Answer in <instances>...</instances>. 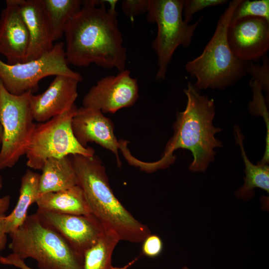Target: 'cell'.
<instances>
[{"instance_id":"11","label":"cell","mask_w":269,"mask_h":269,"mask_svg":"<svg viewBox=\"0 0 269 269\" xmlns=\"http://www.w3.org/2000/svg\"><path fill=\"white\" fill-rule=\"evenodd\" d=\"M233 53L245 62H257L269 49V21L260 17H246L230 22L227 33Z\"/></svg>"},{"instance_id":"26","label":"cell","mask_w":269,"mask_h":269,"mask_svg":"<svg viewBox=\"0 0 269 269\" xmlns=\"http://www.w3.org/2000/svg\"><path fill=\"white\" fill-rule=\"evenodd\" d=\"M249 84L253 92V100L250 103L249 109L253 115H262L266 122H269V115L262 89L260 85L251 78Z\"/></svg>"},{"instance_id":"34","label":"cell","mask_w":269,"mask_h":269,"mask_svg":"<svg viewBox=\"0 0 269 269\" xmlns=\"http://www.w3.org/2000/svg\"><path fill=\"white\" fill-rule=\"evenodd\" d=\"M182 269H189L187 268V267H184L182 268Z\"/></svg>"},{"instance_id":"4","label":"cell","mask_w":269,"mask_h":269,"mask_svg":"<svg viewBox=\"0 0 269 269\" xmlns=\"http://www.w3.org/2000/svg\"><path fill=\"white\" fill-rule=\"evenodd\" d=\"M242 0H233L220 16L212 38L202 53L185 64V70L196 79L198 90H224L247 74V63L232 51L227 30L233 13Z\"/></svg>"},{"instance_id":"2","label":"cell","mask_w":269,"mask_h":269,"mask_svg":"<svg viewBox=\"0 0 269 269\" xmlns=\"http://www.w3.org/2000/svg\"><path fill=\"white\" fill-rule=\"evenodd\" d=\"M184 93L187 97L185 110L176 114L174 134L166 144L158 160L164 168L173 163V152L178 148L190 150L193 160L189 166L193 172H204L214 160L215 148L222 146L215 135L221 131L213 126L215 105L213 99L201 95L195 85L188 82Z\"/></svg>"},{"instance_id":"29","label":"cell","mask_w":269,"mask_h":269,"mask_svg":"<svg viewBox=\"0 0 269 269\" xmlns=\"http://www.w3.org/2000/svg\"><path fill=\"white\" fill-rule=\"evenodd\" d=\"M0 263L4 265L12 266L19 269H33L28 266L16 255L11 253L7 256H0Z\"/></svg>"},{"instance_id":"20","label":"cell","mask_w":269,"mask_h":269,"mask_svg":"<svg viewBox=\"0 0 269 269\" xmlns=\"http://www.w3.org/2000/svg\"><path fill=\"white\" fill-rule=\"evenodd\" d=\"M120 241L114 231L105 226L98 241L84 253L83 269H128L137 259L122 267L112 265L113 253Z\"/></svg>"},{"instance_id":"10","label":"cell","mask_w":269,"mask_h":269,"mask_svg":"<svg viewBox=\"0 0 269 269\" xmlns=\"http://www.w3.org/2000/svg\"><path fill=\"white\" fill-rule=\"evenodd\" d=\"M138 98L136 79L128 69L116 75L102 78L93 86L84 96L83 107L114 114L119 110L134 105Z\"/></svg>"},{"instance_id":"3","label":"cell","mask_w":269,"mask_h":269,"mask_svg":"<svg viewBox=\"0 0 269 269\" xmlns=\"http://www.w3.org/2000/svg\"><path fill=\"white\" fill-rule=\"evenodd\" d=\"M70 156L78 185L83 190L92 214L114 231L121 241L142 243L151 234L150 229L135 219L116 197L99 156Z\"/></svg>"},{"instance_id":"12","label":"cell","mask_w":269,"mask_h":269,"mask_svg":"<svg viewBox=\"0 0 269 269\" xmlns=\"http://www.w3.org/2000/svg\"><path fill=\"white\" fill-rule=\"evenodd\" d=\"M36 212L54 228L81 257L103 235L105 226L93 214H65L38 210Z\"/></svg>"},{"instance_id":"19","label":"cell","mask_w":269,"mask_h":269,"mask_svg":"<svg viewBox=\"0 0 269 269\" xmlns=\"http://www.w3.org/2000/svg\"><path fill=\"white\" fill-rule=\"evenodd\" d=\"M40 178V174L30 169L22 176L17 202L11 213L5 217L7 234L14 231L25 221L29 207L39 196Z\"/></svg>"},{"instance_id":"21","label":"cell","mask_w":269,"mask_h":269,"mask_svg":"<svg viewBox=\"0 0 269 269\" xmlns=\"http://www.w3.org/2000/svg\"><path fill=\"white\" fill-rule=\"evenodd\" d=\"M236 142L240 146L245 165V183L235 193L239 199L248 200L254 195V189L260 188L269 192V166L268 164L257 165L252 163L248 158L243 145L244 136L239 127H235Z\"/></svg>"},{"instance_id":"27","label":"cell","mask_w":269,"mask_h":269,"mask_svg":"<svg viewBox=\"0 0 269 269\" xmlns=\"http://www.w3.org/2000/svg\"><path fill=\"white\" fill-rule=\"evenodd\" d=\"M142 253L143 255L155 258L162 252L163 244L161 239L157 235L150 234L142 242Z\"/></svg>"},{"instance_id":"17","label":"cell","mask_w":269,"mask_h":269,"mask_svg":"<svg viewBox=\"0 0 269 269\" xmlns=\"http://www.w3.org/2000/svg\"><path fill=\"white\" fill-rule=\"evenodd\" d=\"M35 203L38 210L41 211L70 215L92 214L83 190L79 185L42 194Z\"/></svg>"},{"instance_id":"28","label":"cell","mask_w":269,"mask_h":269,"mask_svg":"<svg viewBox=\"0 0 269 269\" xmlns=\"http://www.w3.org/2000/svg\"><path fill=\"white\" fill-rule=\"evenodd\" d=\"M148 0H124L122 8L124 14L128 17H134L146 12Z\"/></svg>"},{"instance_id":"1","label":"cell","mask_w":269,"mask_h":269,"mask_svg":"<svg viewBox=\"0 0 269 269\" xmlns=\"http://www.w3.org/2000/svg\"><path fill=\"white\" fill-rule=\"evenodd\" d=\"M117 1L111 0L107 9L104 1H82L64 30L68 64L86 67L94 63L119 72L126 69L127 50L117 18Z\"/></svg>"},{"instance_id":"22","label":"cell","mask_w":269,"mask_h":269,"mask_svg":"<svg viewBox=\"0 0 269 269\" xmlns=\"http://www.w3.org/2000/svg\"><path fill=\"white\" fill-rule=\"evenodd\" d=\"M50 20L54 41L64 33L69 20L81 9L82 0H42Z\"/></svg>"},{"instance_id":"30","label":"cell","mask_w":269,"mask_h":269,"mask_svg":"<svg viewBox=\"0 0 269 269\" xmlns=\"http://www.w3.org/2000/svg\"><path fill=\"white\" fill-rule=\"evenodd\" d=\"M5 217L4 214H0V253L5 248L7 243Z\"/></svg>"},{"instance_id":"7","label":"cell","mask_w":269,"mask_h":269,"mask_svg":"<svg viewBox=\"0 0 269 269\" xmlns=\"http://www.w3.org/2000/svg\"><path fill=\"white\" fill-rule=\"evenodd\" d=\"M32 91L15 95L0 81V124L2 134L0 150V170L11 168L25 154L36 124L30 105Z\"/></svg>"},{"instance_id":"14","label":"cell","mask_w":269,"mask_h":269,"mask_svg":"<svg viewBox=\"0 0 269 269\" xmlns=\"http://www.w3.org/2000/svg\"><path fill=\"white\" fill-rule=\"evenodd\" d=\"M112 121L100 111L82 107L77 109L72 120V129L78 142L88 147L89 142H94L112 151L121 166L118 150L120 144L114 133Z\"/></svg>"},{"instance_id":"15","label":"cell","mask_w":269,"mask_h":269,"mask_svg":"<svg viewBox=\"0 0 269 269\" xmlns=\"http://www.w3.org/2000/svg\"><path fill=\"white\" fill-rule=\"evenodd\" d=\"M28 44V32L17 0H7L0 18V54L8 64L22 63Z\"/></svg>"},{"instance_id":"6","label":"cell","mask_w":269,"mask_h":269,"mask_svg":"<svg viewBox=\"0 0 269 269\" xmlns=\"http://www.w3.org/2000/svg\"><path fill=\"white\" fill-rule=\"evenodd\" d=\"M183 0H148L146 19L157 25V34L152 47L157 57L158 69L155 79L163 80L172 55L180 46L187 48L191 43L198 25L203 18L189 24L182 14Z\"/></svg>"},{"instance_id":"24","label":"cell","mask_w":269,"mask_h":269,"mask_svg":"<svg viewBox=\"0 0 269 269\" xmlns=\"http://www.w3.org/2000/svg\"><path fill=\"white\" fill-rule=\"evenodd\" d=\"M263 64L250 61L247 63V74L252 76L268 95L269 91V60L267 54L263 57Z\"/></svg>"},{"instance_id":"8","label":"cell","mask_w":269,"mask_h":269,"mask_svg":"<svg viewBox=\"0 0 269 269\" xmlns=\"http://www.w3.org/2000/svg\"><path fill=\"white\" fill-rule=\"evenodd\" d=\"M77 109L75 105L48 121L36 125L25 152L29 167L41 169L49 158L74 154L95 155L94 148L83 147L73 134L72 120Z\"/></svg>"},{"instance_id":"33","label":"cell","mask_w":269,"mask_h":269,"mask_svg":"<svg viewBox=\"0 0 269 269\" xmlns=\"http://www.w3.org/2000/svg\"><path fill=\"white\" fill-rule=\"evenodd\" d=\"M2 187V177L0 173V191Z\"/></svg>"},{"instance_id":"16","label":"cell","mask_w":269,"mask_h":269,"mask_svg":"<svg viewBox=\"0 0 269 269\" xmlns=\"http://www.w3.org/2000/svg\"><path fill=\"white\" fill-rule=\"evenodd\" d=\"M27 27L29 44L24 62L32 61L50 51L54 41L42 0H17Z\"/></svg>"},{"instance_id":"5","label":"cell","mask_w":269,"mask_h":269,"mask_svg":"<svg viewBox=\"0 0 269 269\" xmlns=\"http://www.w3.org/2000/svg\"><path fill=\"white\" fill-rule=\"evenodd\" d=\"M9 235L12 253L35 260L39 269H83V258L37 212Z\"/></svg>"},{"instance_id":"32","label":"cell","mask_w":269,"mask_h":269,"mask_svg":"<svg viewBox=\"0 0 269 269\" xmlns=\"http://www.w3.org/2000/svg\"><path fill=\"white\" fill-rule=\"evenodd\" d=\"M2 134V130L1 126L0 124V145H1V143Z\"/></svg>"},{"instance_id":"23","label":"cell","mask_w":269,"mask_h":269,"mask_svg":"<svg viewBox=\"0 0 269 269\" xmlns=\"http://www.w3.org/2000/svg\"><path fill=\"white\" fill-rule=\"evenodd\" d=\"M246 17H263L269 21V0H242L235 9L231 22Z\"/></svg>"},{"instance_id":"13","label":"cell","mask_w":269,"mask_h":269,"mask_svg":"<svg viewBox=\"0 0 269 269\" xmlns=\"http://www.w3.org/2000/svg\"><path fill=\"white\" fill-rule=\"evenodd\" d=\"M80 82L68 76L57 75L44 92L32 94L30 105L34 120L39 123L46 122L75 106Z\"/></svg>"},{"instance_id":"25","label":"cell","mask_w":269,"mask_h":269,"mask_svg":"<svg viewBox=\"0 0 269 269\" xmlns=\"http://www.w3.org/2000/svg\"><path fill=\"white\" fill-rule=\"evenodd\" d=\"M227 2V0H183L184 20L189 23L196 12L208 7L224 4Z\"/></svg>"},{"instance_id":"9","label":"cell","mask_w":269,"mask_h":269,"mask_svg":"<svg viewBox=\"0 0 269 269\" xmlns=\"http://www.w3.org/2000/svg\"><path fill=\"white\" fill-rule=\"evenodd\" d=\"M66 75L83 80L82 76L71 69L66 60L64 44L59 42L36 59L8 64L0 59V81L11 94L19 95L38 87L40 80L48 76Z\"/></svg>"},{"instance_id":"31","label":"cell","mask_w":269,"mask_h":269,"mask_svg":"<svg viewBox=\"0 0 269 269\" xmlns=\"http://www.w3.org/2000/svg\"><path fill=\"white\" fill-rule=\"evenodd\" d=\"M10 202V196L5 195L0 198V214H4L8 209Z\"/></svg>"},{"instance_id":"18","label":"cell","mask_w":269,"mask_h":269,"mask_svg":"<svg viewBox=\"0 0 269 269\" xmlns=\"http://www.w3.org/2000/svg\"><path fill=\"white\" fill-rule=\"evenodd\" d=\"M39 196L78 185V179L70 155L47 159L42 169Z\"/></svg>"}]
</instances>
